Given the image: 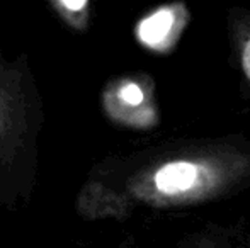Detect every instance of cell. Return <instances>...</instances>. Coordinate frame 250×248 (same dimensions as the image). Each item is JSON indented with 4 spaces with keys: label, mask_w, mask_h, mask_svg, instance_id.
<instances>
[{
    "label": "cell",
    "mask_w": 250,
    "mask_h": 248,
    "mask_svg": "<svg viewBox=\"0 0 250 248\" xmlns=\"http://www.w3.org/2000/svg\"><path fill=\"white\" fill-rule=\"evenodd\" d=\"M250 175V153L196 148L151 163L128 184L133 199L155 208L198 204L221 195Z\"/></svg>",
    "instance_id": "cell-1"
},
{
    "label": "cell",
    "mask_w": 250,
    "mask_h": 248,
    "mask_svg": "<svg viewBox=\"0 0 250 248\" xmlns=\"http://www.w3.org/2000/svg\"><path fill=\"white\" fill-rule=\"evenodd\" d=\"M22 70L0 60V160L10 156L26 133Z\"/></svg>",
    "instance_id": "cell-2"
},
{
    "label": "cell",
    "mask_w": 250,
    "mask_h": 248,
    "mask_svg": "<svg viewBox=\"0 0 250 248\" xmlns=\"http://www.w3.org/2000/svg\"><path fill=\"white\" fill-rule=\"evenodd\" d=\"M145 89L142 83L133 78L119 80L104 92V107L107 114L112 119H118L126 124H142L136 113L140 109H145Z\"/></svg>",
    "instance_id": "cell-3"
},
{
    "label": "cell",
    "mask_w": 250,
    "mask_h": 248,
    "mask_svg": "<svg viewBox=\"0 0 250 248\" xmlns=\"http://www.w3.org/2000/svg\"><path fill=\"white\" fill-rule=\"evenodd\" d=\"M79 211L87 218H105V216L119 218L128 211V204L125 197L114 194L109 189L90 184L80 194Z\"/></svg>",
    "instance_id": "cell-4"
},
{
    "label": "cell",
    "mask_w": 250,
    "mask_h": 248,
    "mask_svg": "<svg viewBox=\"0 0 250 248\" xmlns=\"http://www.w3.org/2000/svg\"><path fill=\"white\" fill-rule=\"evenodd\" d=\"M60 19L75 31L89 29L90 22V0H48Z\"/></svg>",
    "instance_id": "cell-5"
},
{
    "label": "cell",
    "mask_w": 250,
    "mask_h": 248,
    "mask_svg": "<svg viewBox=\"0 0 250 248\" xmlns=\"http://www.w3.org/2000/svg\"><path fill=\"white\" fill-rule=\"evenodd\" d=\"M233 31H235V43H237L240 70L250 87V17L238 20L235 24Z\"/></svg>",
    "instance_id": "cell-6"
},
{
    "label": "cell",
    "mask_w": 250,
    "mask_h": 248,
    "mask_svg": "<svg viewBox=\"0 0 250 248\" xmlns=\"http://www.w3.org/2000/svg\"><path fill=\"white\" fill-rule=\"evenodd\" d=\"M189 248H218L214 243L211 242H206V240H199V242H194Z\"/></svg>",
    "instance_id": "cell-7"
}]
</instances>
